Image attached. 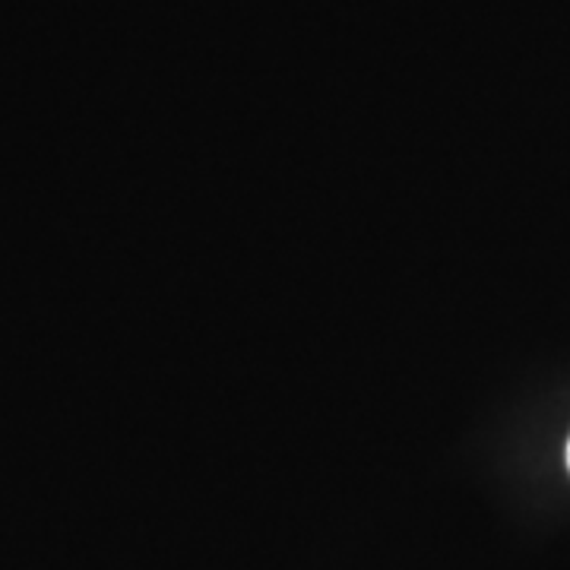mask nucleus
Returning a JSON list of instances; mask_svg holds the SVG:
<instances>
[{"mask_svg":"<svg viewBox=\"0 0 570 570\" xmlns=\"http://www.w3.org/2000/svg\"><path fill=\"white\" fill-rule=\"evenodd\" d=\"M568 469H570V441H568Z\"/></svg>","mask_w":570,"mask_h":570,"instance_id":"1","label":"nucleus"}]
</instances>
